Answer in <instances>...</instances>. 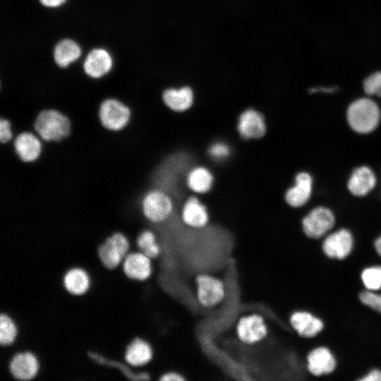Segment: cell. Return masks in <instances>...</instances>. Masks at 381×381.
I'll list each match as a JSON object with an SVG mask.
<instances>
[{
    "mask_svg": "<svg viewBox=\"0 0 381 381\" xmlns=\"http://www.w3.org/2000/svg\"><path fill=\"white\" fill-rule=\"evenodd\" d=\"M123 270L130 279L146 281L152 274V259L140 251L128 253L122 262Z\"/></svg>",
    "mask_w": 381,
    "mask_h": 381,
    "instance_id": "obj_17",
    "label": "cell"
},
{
    "mask_svg": "<svg viewBox=\"0 0 381 381\" xmlns=\"http://www.w3.org/2000/svg\"><path fill=\"white\" fill-rule=\"evenodd\" d=\"M378 177L375 170L367 164L356 167L351 171L347 188L354 196L362 198L370 194L377 186Z\"/></svg>",
    "mask_w": 381,
    "mask_h": 381,
    "instance_id": "obj_12",
    "label": "cell"
},
{
    "mask_svg": "<svg viewBox=\"0 0 381 381\" xmlns=\"http://www.w3.org/2000/svg\"><path fill=\"white\" fill-rule=\"evenodd\" d=\"M44 6L49 8H56L62 5L66 0H39Z\"/></svg>",
    "mask_w": 381,
    "mask_h": 381,
    "instance_id": "obj_34",
    "label": "cell"
},
{
    "mask_svg": "<svg viewBox=\"0 0 381 381\" xmlns=\"http://www.w3.org/2000/svg\"><path fill=\"white\" fill-rule=\"evenodd\" d=\"M159 380L161 381H183L185 380V377L179 373L168 371L161 375Z\"/></svg>",
    "mask_w": 381,
    "mask_h": 381,
    "instance_id": "obj_33",
    "label": "cell"
},
{
    "mask_svg": "<svg viewBox=\"0 0 381 381\" xmlns=\"http://www.w3.org/2000/svg\"><path fill=\"white\" fill-rule=\"evenodd\" d=\"M334 212L325 205H317L307 212L301 219L304 234L310 239L322 240L336 226Z\"/></svg>",
    "mask_w": 381,
    "mask_h": 381,
    "instance_id": "obj_3",
    "label": "cell"
},
{
    "mask_svg": "<svg viewBox=\"0 0 381 381\" xmlns=\"http://www.w3.org/2000/svg\"><path fill=\"white\" fill-rule=\"evenodd\" d=\"M337 367V358L327 346L315 347L306 355V368L314 377L332 375Z\"/></svg>",
    "mask_w": 381,
    "mask_h": 381,
    "instance_id": "obj_11",
    "label": "cell"
},
{
    "mask_svg": "<svg viewBox=\"0 0 381 381\" xmlns=\"http://www.w3.org/2000/svg\"><path fill=\"white\" fill-rule=\"evenodd\" d=\"M354 245L353 233L346 227H339L333 229L322 239L321 248L327 258L342 261L351 255Z\"/></svg>",
    "mask_w": 381,
    "mask_h": 381,
    "instance_id": "obj_4",
    "label": "cell"
},
{
    "mask_svg": "<svg viewBox=\"0 0 381 381\" xmlns=\"http://www.w3.org/2000/svg\"><path fill=\"white\" fill-rule=\"evenodd\" d=\"M135 246L137 251L144 253L152 260L157 258L162 252L155 234L150 229L142 231L136 236Z\"/></svg>",
    "mask_w": 381,
    "mask_h": 381,
    "instance_id": "obj_25",
    "label": "cell"
},
{
    "mask_svg": "<svg viewBox=\"0 0 381 381\" xmlns=\"http://www.w3.org/2000/svg\"><path fill=\"white\" fill-rule=\"evenodd\" d=\"M18 334V328L13 319L7 314H0V344L8 346L11 344Z\"/></svg>",
    "mask_w": 381,
    "mask_h": 381,
    "instance_id": "obj_27",
    "label": "cell"
},
{
    "mask_svg": "<svg viewBox=\"0 0 381 381\" xmlns=\"http://www.w3.org/2000/svg\"><path fill=\"white\" fill-rule=\"evenodd\" d=\"M13 131L11 121L6 118L0 119V141L1 143H8L13 139Z\"/></svg>",
    "mask_w": 381,
    "mask_h": 381,
    "instance_id": "obj_31",
    "label": "cell"
},
{
    "mask_svg": "<svg viewBox=\"0 0 381 381\" xmlns=\"http://www.w3.org/2000/svg\"><path fill=\"white\" fill-rule=\"evenodd\" d=\"M141 210L144 217L150 222L162 223L171 216L174 203L167 193L154 189L143 197Z\"/></svg>",
    "mask_w": 381,
    "mask_h": 381,
    "instance_id": "obj_7",
    "label": "cell"
},
{
    "mask_svg": "<svg viewBox=\"0 0 381 381\" xmlns=\"http://www.w3.org/2000/svg\"><path fill=\"white\" fill-rule=\"evenodd\" d=\"M39 368L37 356L30 351H20L16 353L8 365L11 375L20 381L33 380L39 371Z\"/></svg>",
    "mask_w": 381,
    "mask_h": 381,
    "instance_id": "obj_16",
    "label": "cell"
},
{
    "mask_svg": "<svg viewBox=\"0 0 381 381\" xmlns=\"http://www.w3.org/2000/svg\"><path fill=\"white\" fill-rule=\"evenodd\" d=\"M131 118L130 108L121 101L108 98L102 102L98 109V119L102 127L111 132L124 129Z\"/></svg>",
    "mask_w": 381,
    "mask_h": 381,
    "instance_id": "obj_5",
    "label": "cell"
},
{
    "mask_svg": "<svg viewBox=\"0 0 381 381\" xmlns=\"http://www.w3.org/2000/svg\"><path fill=\"white\" fill-rule=\"evenodd\" d=\"M209 155L217 160L227 158L231 154V148L224 142L218 141L212 144L208 149Z\"/></svg>",
    "mask_w": 381,
    "mask_h": 381,
    "instance_id": "obj_30",
    "label": "cell"
},
{
    "mask_svg": "<svg viewBox=\"0 0 381 381\" xmlns=\"http://www.w3.org/2000/svg\"><path fill=\"white\" fill-rule=\"evenodd\" d=\"M42 140L36 133L23 131L13 139L14 152L20 161L25 163L34 162L42 154Z\"/></svg>",
    "mask_w": 381,
    "mask_h": 381,
    "instance_id": "obj_14",
    "label": "cell"
},
{
    "mask_svg": "<svg viewBox=\"0 0 381 381\" xmlns=\"http://www.w3.org/2000/svg\"><path fill=\"white\" fill-rule=\"evenodd\" d=\"M130 241L123 232L114 231L106 238L97 248V254L102 265L111 270L121 264L130 253Z\"/></svg>",
    "mask_w": 381,
    "mask_h": 381,
    "instance_id": "obj_6",
    "label": "cell"
},
{
    "mask_svg": "<svg viewBox=\"0 0 381 381\" xmlns=\"http://www.w3.org/2000/svg\"><path fill=\"white\" fill-rule=\"evenodd\" d=\"M358 298L364 306L381 315V293L363 289Z\"/></svg>",
    "mask_w": 381,
    "mask_h": 381,
    "instance_id": "obj_29",
    "label": "cell"
},
{
    "mask_svg": "<svg viewBox=\"0 0 381 381\" xmlns=\"http://www.w3.org/2000/svg\"><path fill=\"white\" fill-rule=\"evenodd\" d=\"M195 284L197 300L204 308H213L225 297V286L219 278L206 274H199L195 279Z\"/></svg>",
    "mask_w": 381,
    "mask_h": 381,
    "instance_id": "obj_8",
    "label": "cell"
},
{
    "mask_svg": "<svg viewBox=\"0 0 381 381\" xmlns=\"http://www.w3.org/2000/svg\"><path fill=\"white\" fill-rule=\"evenodd\" d=\"M373 246L376 254L381 258V234L375 239Z\"/></svg>",
    "mask_w": 381,
    "mask_h": 381,
    "instance_id": "obj_35",
    "label": "cell"
},
{
    "mask_svg": "<svg viewBox=\"0 0 381 381\" xmlns=\"http://www.w3.org/2000/svg\"><path fill=\"white\" fill-rule=\"evenodd\" d=\"M360 279L365 289L379 291L381 289V265H373L364 267Z\"/></svg>",
    "mask_w": 381,
    "mask_h": 381,
    "instance_id": "obj_26",
    "label": "cell"
},
{
    "mask_svg": "<svg viewBox=\"0 0 381 381\" xmlns=\"http://www.w3.org/2000/svg\"><path fill=\"white\" fill-rule=\"evenodd\" d=\"M153 349L150 344L143 338L135 337L127 346L124 361L133 368L148 364L153 358Z\"/></svg>",
    "mask_w": 381,
    "mask_h": 381,
    "instance_id": "obj_18",
    "label": "cell"
},
{
    "mask_svg": "<svg viewBox=\"0 0 381 381\" xmlns=\"http://www.w3.org/2000/svg\"><path fill=\"white\" fill-rule=\"evenodd\" d=\"M81 54L80 46L73 40L65 39L60 41L54 48V59L61 68H66L76 61Z\"/></svg>",
    "mask_w": 381,
    "mask_h": 381,
    "instance_id": "obj_24",
    "label": "cell"
},
{
    "mask_svg": "<svg viewBox=\"0 0 381 381\" xmlns=\"http://www.w3.org/2000/svg\"><path fill=\"white\" fill-rule=\"evenodd\" d=\"M346 117L349 127L358 134H369L381 121V107L377 99L363 95L348 105Z\"/></svg>",
    "mask_w": 381,
    "mask_h": 381,
    "instance_id": "obj_1",
    "label": "cell"
},
{
    "mask_svg": "<svg viewBox=\"0 0 381 381\" xmlns=\"http://www.w3.org/2000/svg\"><path fill=\"white\" fill-rule=\"evenodd\" d=\"M162 99L165 105L171 110L183 112L191 107L194 95L190 87L180 88H169L164 91Z\"/></svg>",
    "mask_w": 381,
    "mask_h": 381,
    "instance_id": "obj_21",
    "label": "cell"
},
{
    "mask_svg": "<svg viewBox=\"0 0 381 381\" xmlns=\"http://www.w3.org/2000/svg\"><path fill=\"white\" fill-rule=\"evenodd\" d=\"M289 323L294 330L305 339L315 337L325 328V323L319 316L306 310L293 312L289 317Z\"/></svg>",
    "mask_w": 381,
    "mask_h": 381,
    "instance_id": "obj_13",
    "label": "cell"
},
{
    "mask_svg": "<svg viewBox=\"0 0 381 381\" xmlns=\"http://www.w3.org/2000/svg\"><path fill=\"white\" fill-rule=\"evenodd\" d=\"M237 131L244 139L260 138L267 132L265 119L260 111L247 109L238 118Z\"/></svg>",
    "mask_w": 381,
    "mask_h": 381,
    "instance_id": "obj_15",
    "label": "cell"
},
{
    "mask_svg": "<svg viewBox=\"0 0 381 381\" xmlns=\"http://www.w3.org/2000/svg\"><path fill=\"white\" fill-rule=\"evenodd\" d=\"M376 174L378 177V183L377 187L375 188V190L377 191L380 196L381 197V169Z\"/></svg>",
    "mask_w": 381,
    "mask_h": 381,
    "instance_id": "obj_36",
    "label": "cell"
},
{
    "mask_svg": "<svg viewBox=\"0 0 381 381\" xmlns=\"http://www.w3.org/2000/svg\"><path fill=\"white\" fill-rule=\"evenodd\" d=\"M113 61L110 54L104 49L96 48L89 52L83 64L85 73L93 78H99L109 72Z\"/></svg>",
    "mask_w": 381,
    "mask_h": 381,
    "instance_id": "obj_19",
    "label": "cell"
},
{
    "mask_svg": "<svg viewBox=\"0 0 381 381\" xmlns=\"http://www.w3.org/2000/svg\"><path fill=\"white\" fill-rule=\"evenodd\" d=\"M34 129L44 142H59L71 133L69 118L59 110L44 109L38 113L34 121Z\"/></svg>",
    "mask_w": 381,
    "mask_h": 381,
    "instance_id": "obj_2",
    "label": "cell"
},
{
    "mask_svg": "<svg viewBox=\"0 0 381 381\" xmlns=\"http://www.w3.org/2000/svg\"><path fill=\"white\" fill-rule=\"evenodd\" d=\"M214 176L206 167L199 166L193 168L186 176V184L194 193H205L212 187Z\"/></svg>",
    "mask_w": 381,
    "mask_h": 381,
    "instance_id": "obj_23",
    "label": "cell"
},
{
    "mask_svg": "<svg viewBox=\"0 0 381 381\" xmlns=\"http://www.w3.org/2000/svg\"><path fill=\"white\" fill-rule=\"evenodd\" d=\"M63 283L68 292L73 295H83L90 288V279L87 272L81 267H73L64 276Z\"/></svg>",
    "mask_w": 381,
    "mask_h": 381,
    "instance_id": "obj_22",
    "label": "cell"
},
{
    "mask_svg": "<svg viewBox=\"0 0 381 381\" xmlns=\"http://www.w3.org/2000/svg\"><path fill=\"white\" fill-rule=\"evenodd\" d=\"M181 219L187 226L200 229L205 226L209 221L207 207L195 197L187 199L181 210Z\"/></svg>",
    "mask_w": 381,
    "mask_h": 381,
    "instance_id": "obj_20",
    "label": "cell"
},
{
    "mask_svg": "<svg viewBox=\"0 0 381 381\" xmlns=\"http://www.w3.org/2000/svg\"><path fill=\"white\" fill-rule=\"evenodd\" d=\"M365 95L374 97L381 102V71L368 75L362 83Z\"/></svg>",
    "mask_w": 381,
    "mask_h": 381,
    "instance_id": "obj_28",
    "label": "cell"
},
{
    "mask_svg": "<svg viewBox=\"0 0 381 381\" xmlns=\"http://www.w3.org/2000/svg\"><path fill=\"white\" fill-rule=\"evenodd\" d=\"M236 334L242 343L253 345L267 337L268 327L261 315L253 313L239 319L236 325Z\"/></svg>",
    "mask_w": 381,
    "mask_h": 381,
    "instance_id": "obj_10",
    "label": "cell"
},
{
    "mask_svg": "<svg viewBox=\"0 0 381 381\" xmlns=\"http://www.w3.org/2000/svg\"><path fill=\"white\" fill-rule=\"evenodd\" d=\"M358 381H381V369L373 368L358 379Z\"/></svg>",
    "mask_w": 381,
    "mask_h": 381,
    "instance_id": "obj_32",
    "label": "cell"
},
{
    "mask_svg": "<svg viewBox=\"0 0 381 381\" xmlns=\"http://www.w3.org/2000/svg\"><path fill=\"white\" fill-rule=\"evenodd\" d=\"M313 192V176L307 171H300L296 174L293 183L286 189L284 199L291 207L301 208L308 203Z\"/></svg>",
    "mask_w": 381,
    "mask_h": 381,
    "instance_id": "obj_9",
    "label": "cell"
}]
</instances>
